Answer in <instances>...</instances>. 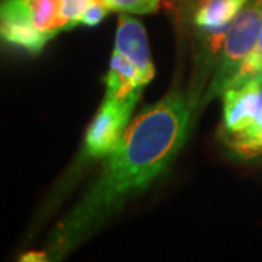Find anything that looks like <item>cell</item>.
<instances>
[{
    "instance_id": "6da1fadb",
    "label": "cell",
    "mask_w": 262,
    "mask_h": 262,
    "mask_svg": "<svg viewBox=\"0 0 262 262\" xmlns=\"http://www.w3.org/2000/svg\"><path fill=\"white\" fill-rule=\"evenodd\" d=\"M192 106L188 96L172 92L127 125L92 187L60 227L57 248H70L82 241L159 177L185 143Z\"/></svg>"
},
{
    "instance_id": "7a4b0ae2",
    "label": "cell",
    "mask_w": 262,
    "mask_h": 262,
    "mask_svg": "<svg viewBox=\"0 0 262 262\" xmlns=\"http://www.w3.org/2000/svg\"><path fill=\"white\" fill-rule=\"evenodd\" d=\"M153 77L155 66L146 29L137 19L122 13L106 75L105 98L136 105Z\"/></svg>"
},
{
    "instance_id": "3957f363",
    "label": "cell",
    "mask_w": 262,
    "mask_h": 262,
    "mask_svg": "<svg viewBox=\"0 0 262 262\" xmlns=\"http://www.w3.org/2000/svg\"><path fill=\"white\" fill-rule=\"evenodd\" d=\"M64 31L63 0L0 2V38L13 47L37 54Z\"/></svg>"
},
{
    "instance_id": "277c9868",
    "label": "cell",
    "mask_w": 262,
    "mask_h": 262,
    "mask_svg": "<svg viewBox=\"0 0 262 262\" xmlns=\"http://www.w3.org/2000/svg\"><path fill=\"white\" fill-rule=\"evenodd\" d=\"M261 25L262 0H246L242 10L226 32L222 53L204 102L225 94L242 63L256 46Z\"/></svg>"
},
{
    "instance_id": "5b68a950",
    "label": "cell",
    "mask_w": 262,
    "mask_h": 262,
    "mask_svg": "<svg viewBox=\"0 0 262 262\" xmlns=\"http://www.w3.org/2000/svg\"><path fill=\"white\" fill-rule=\"evenodd\" d=\"M134 103L103 99L84 136V150L91 158L108 156L121 140Z\"/></svg>"
},
{
    "instance_id": "8992f818",
    "label": "cell",
    "mask_w": 262,
    "mask_h": 262,
    "mask_svg": "<svg viewBox=\"0 0 262 262\" xmlns=\"http://www.w3.org/2000/svg\"><path fill=\"white\" fill-rule=\"evenodd\" d=\"M262 76L226 89L223 96V140L246 130L253 121L261 95Z\"/></svg>"
},
{
    "instance_id": "52a82bcc",
    "label": "cell",
    "mask_w": 262,
    "mask_h": 262,
    "mask_svg": "<svg viewBox=\"0 0 262 262\" xmlns=\"http://www.w3.org/2000/svg\"><path fill=\"white\" fill-rule=\"evenodd\" d=\"M246 0H200L194 13V24L210 39L211 50L223 46L226 32L245 6Z\"/></svg>"
},
{
    "instance_id": "ba28073f",
    "label": "cell",
    "mask_w": 262,
    "mask_h": 262,
    "mask_svg": "<svg viewBox=\"0 0 262 262\" xmlns=\"http://www.w3.org/2000/svg\"><path fill=\"white\" fill-rule=\"evenodd\" d=\"M226 144L242 158H255L262 155V82L259 105L253 121L246 130L226 141Z\"/></svg>"
},
{
    "instance_id": "9c48e42d",
    "label": "cell",
    "mask_w": 262,
    "mask_h": 262,
    "mask_svg": "<svg viewBox=\"0 0 262 262\" xmlns=\"http://www.w3.org/2000/svg\"><path fill=\"white\" fill-rule=\"evenodd\" d=\"M259 76H262V25L256 46L252 50V53L246 57V60L242 63L241 69L237 70V73L233 77V80L229 84V88L245 83V82L255 79V77H259Z\"/></svg>"
},
{
    "instance_id": "30bf717a",
    "label": "cell",
    "mask_w": 262,
    "mask_h": 262,
    "mask_svg": "<svg viewBox=\"0 0 262 262\" xmlns=\"http://www.w3.org/2000/svg\"><path fill=\"white\" fill-rule=\"evenodd\" d=\"M110 10L121 13H151L159 8L160 0H101Z\"/></svg>"
},
{
    "instance_id": "8fae6325",
    "label": "cell",
    "mask_w": 262,
    "mask_h": 262,
    "mask_svg": "<svg viewBox=\"0 0 262 262\" xmlns=\"http://www.w3.org/2000/svg\"><path fill=\"white\" fill-rule=\"evenodd\" d=\"M95 0H63V13L69 29L82 25V18Z\"/></svg>"
},
{
    "instance_id": "7c38bea8",
    "label": "cell",
    "mask_w": 262,
    "mask_h": 262,
    "mask_svg": "<svg viewBox=\"0 0 262 262\" xmlns=\"http://www.w3.org/2000/svg\"><path fill=\"white\" fill-rule=\"evenodd\" d=\"M110 9L103 5L101 0H95L94 3L88 8L82 18V25L84 27H95L102 22V19L106 16Z\"/></svg>"
}]
</instances>
